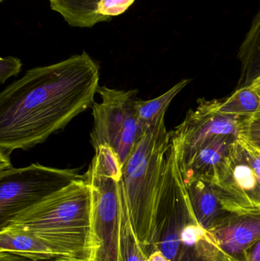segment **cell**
<instances>
[{"mask_svg": "<svg viewBox=\"0 0 260 261\" xmlns=\"http://www.w3.org/2000/svg\"><path fill=\"white\" fill-rule=\"evenodd\" d=\"M165 115L137 141L122 167L130 219L148 256L152 252L156 207L171 144V132L166 130Z\"/></svg>", "mask_w": 260, "mask_h": 261, "instance_id": "cell-4", "label": "cell"}, {"mask_svg": "<svg viewBox=\"0 0 260 261\" xmlns=\"http://www.w3.org/2000/svg\"><path fill=\"white\" fill-rule=\"evenodd\" d=\"M95 151L84 174L91 189L97 245L93 261H126L124 231L131 219L122 180V166L109 146H99Z\"/></svg>", "mask_w": 260, "mask_h": 261, "instance_id": "cell-5", "label": "cell"}, {"mask_svg": "<svg viewBox=\"0 0 260 261\" xmlns=\"http://www.w3.org/2000/svg\"><path fill=\"white\" fill-rule=\"evenodd\" d=\"M102 102L92 106L94 126L90 134L94 149L108 145L113 149L123 165L137 141L145 133L139 125L136 111L138 91L98 88Z\"/></svg>", "mask_w": 260, "mask_h": 261, "instance_id": "cell-6", "label": "cell"}, {"mask_svg": "<svg viewBox=\"0 0 260 261\" xmlns=\"http://www.w3.org/2000/svg\"><path fill=\"white\" fill-rule=\"evenodd\" d=\"M247 261H260V240L250 247L247 253Z\"/></svg>", "mask_w": 260, "mask_h": 261, "instance_id": "cell-22", "label": "cell"}, {"mask_svg": "<svg viewBox=\"0 0 260 261\" xmlns=\"http://www.w3.org/2000/svg\"><path fill=\"white\" fill-rule=\"evenodd\" d=\"M21 61L14 57H6L0 59V82L4 84L11 76L18 74L21 71Z\"/></svg>", "mask_w": 260, "mask_h": 261, "instance_id": "cell-20", "label": "cell"}, {"mask_svg": "<svg viewBox=\"0 0 260 261\" xmlns=\"http://www.w3.org/2000/svg\"><path fill=\"white\" fill-rule=\"evenodd\" d=\"M256 116V117L260 118V107H259V111H258L257 113H256V115H255V116Z\"/></svg>", "mask_w": 260, "mask_h": 261, "instance_id": "cell-26", "label": "cell"}, {"mask_svg": "<svg viewBox=\"0 0 260 261\" xmlns=\"http://www.w3.org/2000/svg\"><path fill=\"white\" fill-rule=\"evenodd\" d=\"M0 261H56V260H35L27 257H21L16 254L7 252H0Z\"/></svg>", "mask_w": 260, "mask_h": 261, "instance_id": "cell-23", "label": "cell"}, {"mask_svg": "<svg viewBox=\"0 0 260 261\" xmlns=\"http://www.w3.org/2000/svg\"><path fill=\"white\" fill-rule=\"evenodd\" d=\"M259 107V96L251 86L237 88L227 98L218 100V112L228 116L253 117Z\"/></svg>", "mask_w": 260, "mask_h": 261, "instance_id": "cell-16", "label": "cell"}, {"mask_svg": "<svg viewBox=\"0 0 260 261\" xmlns=\"http://www.w3.org/2000/svg\"><path fill=\"white\" fill-rule=\"evenodd\" d=\"M9 156L10 155L7 154L4 152L0 151V171H3V170L12 167Z\"/></svg>", "mask_w": 260, "mask_h": 261, "instance_id": "cell-24", "label": "cell"}, {"mask_svg": "<svg viewBox=\"0 0 260 261\" xmlns=\"http://www.w3.org/2000/svg\"><path fill=\"white\" fill-rule=\"evenodd\" d=\"M218 99H198L184 120L171 132L177 159H182L212 138L221 135L243 136L251 117L228 116L219 113Z\"/></svg>", "mask_w": 260, "mask_h": 261, "instance_id": "cell-9", "label": "cell"}, {"mask_svg": "<svg viewBox=\"0 0 260 261\" xmlns=\"http://www.w3.org/2000/svg\"><path fill=\"white\" fill-rule=\"evenodd\" d=\"M3 1H5V0H0V2H1V3H3Z\"/></svg>", "mask_w": 260, "mask_h": 261, "instance_id": "cell-27", "label": "cell"}, {"mask_svg": "<svg viewBox=\"0 0 260 261\" xmlns=\"http://www.w3.org/2000/svg\"><path fill=\"white\" fill-rule=\"evenodd\" d=\"M5 226L41 239L59 254L61 261H93L97 248L91 189L84 174L18 213Z\"/></svg>", "mask_w": 260, "mask_h": 261, "instance_id": "cell-2", "label": "cell"}, {"mask_svg": "<svg viewBox=\"0 0 260 261\" xmlns=\"http://www.w3.org/2000/svg\"><path fill=\"white\" fill-rule=\"evenodd\" d=\"M78 170L32 164L0 171V228L18 213L82 177Z\"/></svg>", "mask_w": 260, "mask_h": 261, "instance_id": "cell-7", "label": "cell"}, {"mask_svg": "<svg viewBox=\"0 0 260 261\" xmlns=\"http://www.w3.org/2000/svg\"><path fill=\"white\" fill-rule=\"evenodd\" d=\"M238 58L241 76L237 88L250 86L260 75V11L240 47Z\"/></svg>", "mask_w": 260, "mask_h": 261, "instance_id": "cell-14", "label": "cell"}, {"mask_svg": "<svg viewBox=\"0 0 260 261\" xmlns=\"http://www.w3.org/2000/svg\"><path fill=\"white\" fill-rule=\"evenodd\" d=\"M125 260L147 261L148 256L143 251L141 245L137 240L131 220H128L124 231Z\"/></svg>", "mask_w": 260, "mask_h": 261, "instance_id": "cell-19", "label": "cell"}, {"mask_svg": "<svg viewBox=\"0 0 260 261\" xmlns=\"http://www.w3.org/2000/svg\"><path fill=\"white\" fill-rule=\"evenodd\" d=\"M237 138L232 135L216 137L185 158L177 159L184 184L195 179L211 184Z\"/></svg>", "mask_w": 260, "mask_h": 261, "instance_id": "cell-11", "label": "cell"}, {"mask_svg": "<svg viewBox=\"0 0 260 261\" xmlns=\"http://www.w3.org/2000/svg\"><path fill=\"white\" fill-rule=\"evenodd\" d=\"M191 80L184 79L177 83L161 96L150 100L136 101V111L139 125L143 133L157 122L160 116L166 114L172 99L190 83Z\"/></svg>", "mask_w": 260, "mask_h": 261, "instance_id": "cell-15", "label": "cell"}, {"mask_svg": "<svg viewBox=\"0 0 260 261\" xmlns=\"http://www.w3.org/2000/svg\"><path fill=\"white\" fill-rule=\"evenodd\" d=\"M0 252H7L35 260L61 261L59 254L33 234L21 230L0 228Z\"/></svg>", "mask_w": 260, "mask_h": 261, "instance_id": "cell-13", "label": "cell"}, {"mask_svg": "<svg viewBox=\"0 0 260 261\" xmlns=\"http://www.w3.org/2000/svg\"><path fill=\"white\" fill-rule=\"evenodd\" d=\"M99 67L85 51L35 67L0 93V151L45 141L94 103Z\"/></svg>", "mask_w": 260, "mask_h": 261, "instance_id": "cell-1", "label": "cell"}, {"mask_svg": "<svg viewBox=\"0 0 260 261\" xmlns=\"http://www.w3.org/2000/svg\"><path fill=\"white\" fill-rule=\"evenodd\" d=\"M52 10L74 28H91L93 0H48Z\"/></svg>", "mask_w": 260, "mask_h": 261, "instance_id": "cell-17", "label": "cell"}, {"mask_svg": "<svg viewBox=\"0 0 260 261\" xmlns=\"http://www.w3.org/2000/svg\"><path fill=\"white\" fill-rule=\"evenodd\" d=\"M210 232L227 255L247 261V251L260 240V208L230 213Z\"/></svg>", "mask_w": 260, "mask_h": 261, "instance_id": "cell-10", "label": "cell"}, {"mask_svg": "<svg viewBox=\"0 0 260 261\" xmlns=\"http://www.w3.org/2000/svg\"><path fill=\"white\" fill-rule=\"evenodd\" d=\"M250 86L254 89L255 91L258 93L260 97V75L256 79L254 80Z\"/></svg>", "mask_w": 260, "mask_h": 261, "instance_id": "cell-25", "label": "cell"}, {"mask_svg": "<svg viewBox=\"0 0 260 261\" xmlns=\"http://www.w3.org/2000/svg\"><path fill=\"white\" fill-rule=\"evenodd\" d=\"M227 211L260 208V150L245 136L232 144L211 182Z\"/></svg>", "mask_w": 260, "mask_h": 261, "instance_id": "cell-8", "label": "cell"}, {"mask_svg": "<svg viewBox=\"0 0 260 261\" xmlns=\"http://www.w3.org/2000/svg\"><path fill=\"white\" fill-rule=\"evenodd\" d=\"M185 187L197 220L207 231L216 228L230 213L224 208L209 182L195 179L185 184Z\"/></svg>", "mask_w": 260, "mask_h": 261, "instance_id": "cell-12", "label": "cell"}, {"mask_svg": "<svg viewBox=\"0 0 260 261\" xmlns=\"http://www.w3.org/2000/svg\"><path fill=\"white\" fill-rule=\"evenodd\" d=\"M245 136L255 147L260 150V118L253 116L249 119L246 125Z\"/></svg>", "mask_w": 260, "mask_h": 261, "instance_id": "cell-21", "label": "cell"}, {"mask_svg": "<svg viewBox=\"0 0 260 261\" xmlns=\"http://www.w3.org/2000/svg\"><path fill=\"white\" fill-rule=\"evenodd\" d=\"M136 0H93L91 28L125 13Z\"/></svg>", "mask_w": 260, "mask_h": 261, "instance_id": "cell-18", "label": "cell"}, {"mask_svg": "<svg viewBox=\"0 0 260 261\" xmlns=\"http://www.w3.org/2000/svg\"><path fill=\"white\" fill-rule=\"evenodd\" d=\"M154 251H160L169 261H237L197 220L172 142L166 153L156 207Z\"/></svg>", "mask_w": 260, "mask_h": 261, "instance_id": "cell-3", "label": "cell"}]
</instances>
